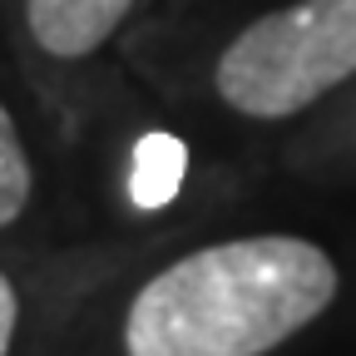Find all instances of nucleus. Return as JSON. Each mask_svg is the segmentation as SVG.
I'll use <instances>...</instances> for the list:
<instances>
[{
	"instance_id": "nucleus-6",
	"label": "nucleus",
	"mask_w": 356,
	"mask_h": 356,
	"mask_svg": "<svg viewBox=\"0 0 356 356\" xmlns=\"http://www.w3.org/2000/svg\"><path fill=\"white\" fill-rule=\"evenodd\" d=\"M15 322H20V302H15V287H10V277L0 273V356H10Z\"/></svg>"
},
{
	"instance_id": "nucleus-4",
	"label": "nucleus",
	"mask_w": 356,
	"mask_h": 356,
	"mask_svg": "<svg viewBox=\"0 0 356 356\" xmlns=\"http://www.w3.org/2000/svg\"><path fill=\"white\" fill-rule=\"evenodd\" d=\"M188 173V149L184 139H173V134H149V139H139V149H134V178H129V193L139 208H163L178 184H184Z\"/></svg>"
},
{
	"instance_id": "nucleus-2",
	"label": "nucleus",
	"mask_w": 356,
	"mask_h": 356,
	"mask_svg": "<svg viewBox=\"0 0 356 356\" xmlns=\"http://www.w3.org/2000/svg\"><path fill=\"white\" fill-rule=\"evenodd\" d=\"M356 74V0H292L218 55V99L243 119H292Z\"/></svg>"
},
{
	"instance_id": "nucleus-3",
	"label": "nucleus",
	"mask_w": 356,
	"mask_h": 356,
	"mask_svg": "<svg viewBox=\"0 0 356 356\" xmlns=\"http://www.w3.org/2000/svg\"><path fill=\"white\" fill-rule=\"evenodd\" d=\"M134 0H25L30 35L55 60H84L124 25Z\"/></svg>"
},
{
	"instance_id": "nucleus-5",
	"label": "nucleus",
	"mask_w": 356,
	"mask_h": 356,
	"mask_svg": "<svg viewBox=\"0 0 356 356\" xmlns=\"http://www.w3.org/2000/svg\"><path fill=\"white\" fill-rule=\"evenodd\" d=\"M25 203H30V159H25L10 109L0 104V228H10L25 213Z\"/></svg>"
},
{
	"instance_id": "nucleus-1",
	"label": "nucleus",
	"mask_w": 356,
	"mask_h": 356,
	"mask_svg": "<svg viewBox=\"0 0 356 356\" xmlns=\"http://www.w3.org/2000/svg\"><path fill=\"white\" fill-rule=\"evenodd\" d=\"M341 273L297 233L198 248L154 273L124 317L129 356H267L337 302Z\"/></svg>"
}]
</instances>
